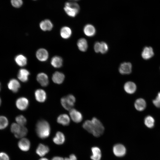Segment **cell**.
Masks as SVG:
<instances>
[{"label":"cell","mask_w":160,"mask_h":160,"mask_svg":"<svg viewBox=\"0 0 160 160\" xmlns=\"http://www.w3.org/2000/svg\"><path fill=\"white\" fill-rule=\"evenodd\" d=\"M83 128L94 136L98 137L103 133L104 127L101 123L97 118L93 117L91 120L85 121L82 125Z\"/></svg>","instance_id":"obj_1"},{"label":"cell","mask_w":160,"mask_h":160,"mask_svg":"<svg viewBox=\"0 0 160 160\" xmlns=\"http://www.w3.org/2000/svg\"><path fill=\"white\" fill-rule=\"evenodd\" d=\"M36 131L38 136L41 139L48 137L50 133V127L49 123L44 120L39 121L36 125Z\"/></svg>","instance_id":"obj_2"},{"label":"cell","mask_w":160,"mask_h":160,"mask_svg":"<svg viewBox=\"0 0 160 160\" xmlns=\"http://www.w3.org/2000/svg\"><path fill=\"white\" fill-rule=\"evenodd\" d=\"M64 9L67 15L74 17L79 12L80 7L79 5L75 2H67L65 3Z\"/></svg>","instance_id":"obj_3"},{"label":"cell","mask_w":160,"mask_h":160,"mask_svg":"<svg viewBox=\"0 0 160 160\" xmlns=\"http://www.w3.org/2000/svg\"><path fill=\"white\" fill-rule=\"evenodd\" d=\"M75 101V97L71 94L63 97L61 99V103L62 106L67 110H70L73 108Z\"/></svg>","instance_id":"obj_4"},{"label":"cell","mask_w":160,"mask_h":160,"mask_svg":"<svg viewBox=\"0 0 160 160\" xmlns=\"http://www.w3.org/2000/svg\"><path fill=\"white\" fill-rule=\"evenodd\" d=\"M113 151L116 156L121 157L125 155L127 151L124 145L118 143L115 145L113 147Z\"/></svg>","instance_id":"obj_5"},{"label":"cell","mask_w":160,"mask_h":160,"mask_svg":"<svg viewBox=\"0 0 160 160\" xmlns=\"http://www.w3.org/2000/svg\"><path fill=\"white\" fill-rule=\"evenodd\" d=\"M69 114L72 120L75 123H80L83 119L82 113L75 109L72 108L70 110Z\"/></svg>","instance_id":"obj_6"},{"label":"cell","mask_w":160,"mask_h":160,"mask_svg":"<svg viewBox=\"0 0 160 160\" xmlns=\"http://www.w3.org/2000/svg\"><path fill=\"white\" fill-rule=\"evenodd\" d=\"M119 71L121 74H129L132 72V65L129 62L123 63L120 65Z\"/></svg>","instance_id":"obj_7"},{"label":"cell","mask_w":160,"mask_h":160,"mask_svg":"<svg viewBox=\"0 0 160 160\" xmlns=\"http://www.w3.org/2000/svg\"><path fill=\"white\" fill-rule=\"evenodd\" d=\"M17 108L19 110L23 111L26 110L29 105V101L25 97H20L18 98L16 102Z\"/></svg>","instance_id":"obj_8"},{"label":"cell","mask_w":160,"mask_h":160,"mask_svg":"<svg viewBox=\"0 0 160 160\" xmlns=\"http://www.w3.org/2000/svg\"><path fill=\"white\" fill-rule=\"evenodd\" d=\"M18 146L21 150L27 151L30 148L31 143L28 139L26 138H23L18 142Z\"/></svg>","instance_id":"obj_9"},{"label":"cell","mask_w":160,"mask_h":160,"mask_svg":"<svg viewBox=\"0 0 160 160\" xmlns=\"http://www.w3.org/2000/svg\"><path fill=\"white\" fill-rule=\"evenodd\" d=\"M141 55L144 59L148 60L153 56V49L151 47L145 46L143 49Z\"/></svg>","instance_id":"obj_10"},{"label":"cell","mask_w":160,"mask_h":160,"mask_svg":"<svg viewBox=\"0 0 160 160\" xmlns=\"http://www.w3.org/2000/svg\"><path fill=\"white\" fill-rule=\"evenodd\" d=\"M7 87L9 89L14 93L17 92L20 87L19 82L16 79H11L7 84Z\"/></svg>","instance_id":"obj_11"},{"label":"cell","mask_w":160,"mask_h":160,"mask_svg":"<svg viewBox=\"0 0 160 160\" xmlns=\"http://www.w3.org/2000/svg\"><path fill=\"white\" fill-rule=\"evenodd\" d=\"M124 89L127 93L132 94L136 92L137 89V86L134 82L128 81L126 82L124 84Z\"/></svg>","instance_id":"obj_12"},{"label":"cell","mask_w":160,"mask_h":160,"mask_svg":"<svg viewBox=\"0 0 160 160\" xmlns=\"http://www.w3.org/2000/svg\"><path fill=\"white\" fill-rule=\"evenodd\" d=\"M36 56L39 60L41 61H45L48 58L49 54L47 51L46 49L41 48L37 51Z\"/></svg>","instance_id":"obj_13"},{"label":"cell","mask_w":160,"mask_h":160,"mask_svg":"<svg viewBox=\"0 0 160 160\" xmlns=\"http://www.w3.org/2000/svg\"><path fill=\"white\" fill-rule=\"evenodd\" d=\"M49 151V148L47 146L40 143L39 145L36 148V153L39 156L42 157L48 153Z\"/></svg>","instance_id":"obj_14"},{"label":"cell","mask_w":160,"mask_h":160,"mask_svg":"<svg viewBox=\"0 0 160 160\" xmlns=\"http://www.w3.org/2000/svg\"><path fill=\"white\" fill-rule=\"evenodd\" d=\"M37 80L41 86H47L49 84L48 78L46 74L43 73H39L37 76Z\"/></svg>","instance_id":"obj_15"},{"label":"cell","mask_w":160,"mask_h":160,"mask_svg":"<svg viewBox=\"0 0 160 160\" xmlns=\"http://www.w3.org/2000/svg\"><path fill=\"white\" fill-rule=\"evenodd\" d=\"M29 75L30 73L28 70L22 68L19 70L17 74V77L21 81L25 82L28 81Z\"/></svg>","instance_id":"obj_16"},{"label":"cell","mask_w":160,"mask_h":160,"mask_svg":"<svg viewBox=\"0 0 160 160\" xmlns=\"http://www.w3.org/2000/svg\"><path fill=\"white\" fill-rule=\"evenodd\" d=\"M91 151L92 155L90 158L92 160H100L102 153L100 149L97 146H94L92 148Z\"/></svg>","instance_id":"obj_17"},{"label":"cell","mask_w":160,"mask_h":160,"mask_svg":"<svg viewBox=\"0 0 160 160\" xmlns=\"http://www.w3.org/2000/svg\"><path fill=\"white\" fill-rule=\"evenodd\" d=\"M35 96L36 100L40 102H43L46 100L47 96L46 92L41 89H37L35 92Z\"/></svg>","instance_id":"obj_18"},{"label":"cell","mask_w":160,"mask_h":160,"mask_svg":"<svg viewBox=\"0 0 160 160\" xmlns=\"http://www.w3.org/2000/svg\"><path fill=\"white\" fill-rule=\"evenodd\" d=\"M146 106V103L145 100L142 98L137 99L134 103L135 108L139 111H143L145 109Z\"/></svg>","instance_id":"obj_19"},{"label":"cell","mask_w":160,"mask_h":160,"mask_svg":"<svg viewBox=\"0 0 160 160\" xmlns=\"http://www.w3.org/2000/svg\"><path fill=\"white\" fill-rule=\"evenodd\" d=\"M39 26L41 29L43 31H49L52 28L53 25L50 20L46 19L40 22Z\"/></svg>","instance_id":"obj_20"},{"label":"cell","mask_w":160,"mask_h":160,"mask_svg":"<svg viewBox=\"0 0 160 160\" xmlns=\"http://www.w3.org/2000/svg\"><path fill=\"white\" fill-rule=\"evenodd\" d=\"M65 140L64 134L60 132H57L53 138V141L56 144L60 145L63 144Z\"/></svg>","instance_id":"obj_21"},{"label":"cell","mask_w":160,"mask_h":160,"mask_svg":"<svg viewBox=\"0 0 160 160\" xmlns=\"http://www.w3.org/2000/svg\"><path fill=\"white\" fill-rule=\"evenodd\" d=\"M65 79L64 74L58 71L55 72L52 75V79L53 81L55 83L60 84Z\"/></svg>","instance_id":"obj_22"},{"label":"cell","mask_w":160,"mask_h":160,"mask_svg":"<svg viewBox=\"0 0 160 160\" xmlns=\"http://www.w3.org/2000/svg\"><path fill=\"white\" fill-rule=\"evenodd\" d=\"M84 34L87 36L91 37L94 36L96 33V30L94 27L90 24L85 26L84 29Z\"/></svg>","instance_id":"obj_23"},{"label":"cell","mask_w":160,"mask_h":160,"mask_svg":"<svg viewBox=\"0 0 160 160\" xmlns=\"http://www.w3.org/2000/svg\"><path fill=\"white\" fill-rule=\"evenodd\" d=\"M57 121L58 123L63 125L67 126L70 123V119L67 114H62L57 117Z\"/></svg>","instance_id":"obj_24"},{"label":"cell","mask_w":160,"mask_h":160,"mask_svg":"<svg viewBox=\"0 0 160 160\" xmlns=\"http://www.w3.org/2000/svg\"><path fill=\"white\" fill-rule=\"evenodd\" d=\"M15 60L17 65L20 66H24L27 63V58L22 55L20 54L16 56Z\"/></svg>","instance_id":"obj_25"},{"label":"cell","mask_w":160,"mask_h":160,"mask_svg":"<svg viewBox=\"0 0 160 160\" xmlns=\"http://www.w3.org/2000/svg\"><path fill=\"white\" fill-rule=\"evenodd\" d=\"M63 60L61 57L59 56L53 57L51 60L52 65L55 68H59L62 66Z\"/></svg>","instance_id":"obj_26"},{"label":"cell","mask_w":160,"mask_h":160,"mask_svg":"<svg viewBox=\"0 0 160 160\" xmlns=\"http://www.w3.org/2000/svg\"><path fill=\"white\" fill-rule=\"evenodd\" d=\"M72 34V31L70 28L64 26L61 29L60 34L61 37L64 39H68L70 37Z\"/></svg>","instance_id":"obj_27"},{"label":"cell","mask_w":160,"mask_h":160,"mask_svg":"<svg viewBox=\"0 0 160 160\" xmlns=\"http://www.w3.org/2000/svg\"><path fill=\"white\" fill-rule=\"evenodd\" d=\"M77 45L79 50L82 52L86 51L88 48L87 41L84 38L79 39L77 43Z\"/></svg>","instance_id":"obj_28"},{"label":"cell","mask_w":160,"mask_h":160,"mask_svg":"<svg viewBox=\"0 0 160 160\" xmlns=\"http://www.w3.org/2000/svg\"><path fill=\"white\" fill-rule=\"evenodd\" d=\"M144 122L145 125L147 127L149 128H151L154 126L155 120L153 117L148 115L145 118Z\"/></svg>","instance_id":"obj_29"},{"label":"cell","mask_w":160,"mask_h":160,"mask_svg":"<svg viewBox=\"0 0 160 160\" xmlns=\"http://www.w3.org/2000/svg\"><path fill=\"white\" fill-rule=\"evenodd\" d=\"M28 129L24 126H21L20 131L16 134H14L15 137L17 138H22L25 136L28 133Z\"/></svg>","instance_id":"obj_30"},{"label":"cell","mask_w":160,"mask_h":160,"mask_svg":"<svg viewBox=\"0 0 160 160\" xmlns=\"http://www.w3.org/2000/svg\"><path fill=\"white\" fill-rule=\"evenodd\" d=\"M8 121L7 118L4 116H0V129L5 128L8 126Z\"/></svg>","instance_id":"obj_31"},{"label":"cell","mask_w":160,"mask_h":160,"mask_svg":"<svg viewBox=\"0 0 160 160\" xmlns=\"http://www.w3.org/2000/svg\"><path fill=\"white\" fill-rule=\"evenodd\" d=\"M17 124L21 126H24L26 123L27 120L25 117L22 115H19L15 118Z\"/></svg>","instance_id":"obj_32"},{"label":"cell","mask_w":160,"mask_h":160,"mask_svg":"<svg viewBox=\"0 0 160 160\" xmlns=\"http://www.w3.org/2000/svg\"><path fill=\"white\" fill-rule=\"evenodd\" d=\"M21 126L17 123H12L10 127L11 132L14 134L17 133L20 130Z\"/></svg>","instance_id":"obj_33"},{"label":"cell","mask_w":160,"mask_h":160,"mask_svg":"<svg viewBox=\"0 0 160 160\" xmlns=\"http://www.w3.org/2000/svg\"><path fill=\"white\" fill-rule=\"evenodd\" d=\"M108 46L107 44L104 42L100 43V52L102 54L106 53L108 51Z\"/></svg>","instance_id":"obj_34"},{"label":"cell","mask_w":160,"mask_h":160,"mask_svg":"<svg viewBox=\"0 0 160 160\" xmlns=\"http://www.w3.org/2000/svg\"><path fill=\"white\" fill-rule=\"evenodd\" d=\"M11 1L12 6L17 8L21 7L23 4L22 0H11Z\"/></svg>","instance_id":"obj_35"},{"label":"cell","mask_w":160,"mask_h":160,"mask_svg":"<svg viewBox=\"0 0 160 160\" xmlns=\"http://www.w3.org/2000/svg\"><path fill=\"white\" fill-rule=\"evenodd\" d=\"M153 103L156 107L160 108V92L158 93L155 99L153 100Z\"/></svg>","instance_id":"obj_36"},{"label":"cell","mask_w":160,"mask_h":160,"mask_svg":"<svg viewBox=\"0 0 160 160\" xmlns=\"http://www.w3.org/2000/svg\"><path fill=\"white\" fill-rule=\"evenodd\" d=\"M0 160H10L8 154L4 152H0Z\"/></svg>","instance_id":"obj_37"},{"label":"cell","mask_w":160,"mask_h":160,"mask_svg":"<svg viewBox=\"0 0 160 160\" xmlns=\"http://www.w3.org/2000/svg\"><path fill=\"white\" fill-rule=\"evenodd\" d=\"M100 43L98 42H96L94 45V49L95 52L97 53L100 52Z\"/></svg>","instance_id":"obj_38"},{"label":"cell","mask_w":160,"mask_h":160,"mask_svg":"<svg viewBox=\"0 0 160 160\" xmlns=\"http://www.w3.org/2000/svg\"><path fill=\"white\" fill-rule=\"evenodd\" d=\"M64 160H77V158L75 154H71L68 157L65 158Z\"/></svg>","instance_id":"obj_39"},{"label":"cell","mask_w":160,"mask_h":160,"mask_svg":"<svg viewBox=\"0 0 160 160\" xmlns=\"http://www.w3.org/2000/svg\"><path fill=\"white\" fill-rule=\"evenodd\" d=\"M51 160H64V159L62 157L56 156L53 157Z\"/></svg>","instance_id":"obj_40"},{"label":"cell","mask_w":160,"mask_h":160,"mask_svg":"<svg viewBox=\"0 0 160 160\" xmlns=\"http://www.w3.org/2000/svg\"><path fill=\"white\" fill-rule=\"evenodd\" d=\"M39 160H49L45 158H42L40 159Z\"/></svg>","instance_id":"obj_41"},{"label":"cell","mask_w":160,"mask_h":160,"mask_svg":"<svg viewBox=\"0 0 160 160\" xmlns=\"http://www.w3.org/2000/svg\"><path fill=\"white\" fill-rule=\"evenodd\" d=\"M71 0L73 1H79L80 0Z\"/></svg>","instance_id":"obj_42"},{"label":"cell","mask_w":160,"mask_h":160,"mask_svg":"<svg viewBox=\"0 0 160 160\" xmlns=\"http://www.w3.org/2000/svg\"><path fill=\"white\" fill-rule=\"evenodd\" d=\"M1 98L0 97V105H1Z\"/></svg>","instance_id":"obj_43"},{"label":"cell","mask_w":160,"mask_h":160,"mask_svg":"<svg viewBox=\"0 0 160 160\" xmlns=\"http://www.w3.org/2000/svg\"><path fill=\"white\" fill-rule=\"evenodd\" d=\"M0 90H1V84L0 83Z\"/></svg>","instance_id":"obj_44"},{"label":"cell","mask_w":160,"mask_h":160,"mask_svg":"<svg viewBox=\"0 0 160 160\" xmlns=\"http://www.w3.org/2000/svg\"></svg>","instance_id":"obj_45"}]
</instances>
